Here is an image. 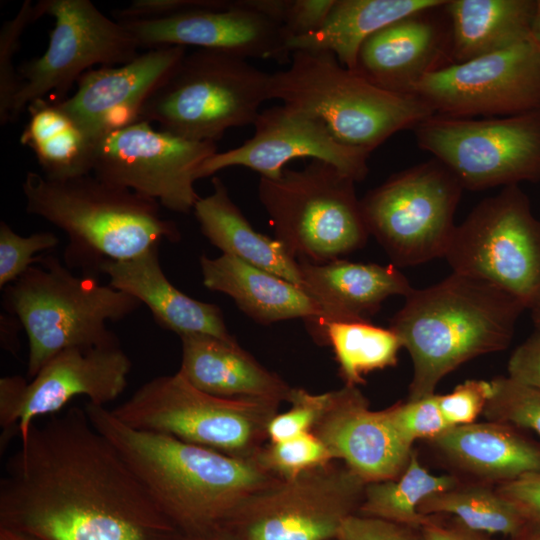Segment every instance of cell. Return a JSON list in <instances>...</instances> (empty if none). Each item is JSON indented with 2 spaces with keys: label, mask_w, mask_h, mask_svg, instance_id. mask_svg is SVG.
Returning <instances> with one entry per match:
<instances>
[{
  "label": "cell",
  "mask_w": 540,
  "mask_h": 540,
  "mask_svg": "<svg viewBox=\"0 0 540 540\" xmlns=\"http://www.w3.org/2000/svg\"><path fill=\"white\" fill-rule=\"evenodd\" d=\"M387 411L399 436L410 446L417 439H432L451 427L440 410L435 394L397 403Z\"/></svg>",
  "instance_id": "39"
},
{
  "label": "cell",
  "mask_w": 540,
  "mask_h": 540,
  "mask_svg": "<svg viewBox=\"0 0 540 540\" xmlns=\"http://www.w3.org/2000/svg\"><path fill=\"white\" fill-rule=\"evenodd\" d=\"M428 12L401 19L369 37L355 71L380 88L410 94L421 77L440 68L444 53L442 34L425 17Z\"/></svg>",
  "instance_id": "26"
},
{
  "label": "cell",
  "mask_w": 540,
  "mask_h": 540,
  "mask_svg": "<svg viewBox=\"0 0 540 540\" xmlns=\"http://www.w3.org/2000/svg\"><path fill=\"white\" fill-rule=\"evenodd\" d=\"M100 273L108 276L110 286L146 305L159 326L179 337L205 334L236 340L217 305L189 297L168 280L160 264L159 246L130 259L105 261Z\"/></svg>",
  "instance_id": "22"
},
{
  "label": "cell",
  "mask_w": 540,
  "mask_h": 540,
  "mask_svg": "<svg viewBox=\"0 0 540 540\" xmlns=\"http://www.w3.org/2000/svg\"><path fill=\"white\" fill-rule=\"evenodd\" d=\"M44 0L32 4L24 1L14 18L3 23L0 31V123L10 120L13 100L20 87L18 72L14 69L13 58L19 49L20 38L26 27L45 15Z\"/></svg>",
  "instance_id": "37"
},
{
  "label": "cell",
  "mask_w": 540,
  "mask_h": 540,
  "mask_svg": "<svg viewBox=\"0 0 540 540\" xmlns=\"http://www.w3.org/2000/svg\"><path fill=\"white\" fill-rule=\"evenodd\" d=\"M270 98L320 119L343 144L372 152L435 113L414 94L388 91L327 51L296 50L271 73Z\"/></svg>",
  "instance_id": "6"
},
{
  "label": "cell",
  "mask_w": 540,
  "mask_h": 540,
  "mask_svg": "<svg viewBox=\"0 0 540 540\" xmlns=\"http://www.w3.org/2000/svg\"><path fill=\"white\" fill-rule=\"evenodd\" d=\"M507 368L509 378L540 390V329L513 351Z\"/></svg>",
  "instance_id": "45"
},
{
  "label": "cell",
  "mask_w": 540,
  "mask_h": 540,
  "mask_svg": "<svg viewBox=\"0 0 540 540\" xmlns=\"http://www.w3.org/2000/svg\"><path fill=\"white\" fill-rule=\"evenodd\" d=\"M524 310L504 290L454 272L431 286L413 288L389 323L413 364L407 400L433 395L463 363L505 350Z\"/></svg>",
  "instance_id": "3"
},
{
  "label": "cell",
  "mask_w": 540,
  "mask_h": 540,
  "mask_svg": "<svg viewBox=\"0 0 540 540\" xmlns=\"http://www.w3.org/2000/svg\"><path fill=\"white\" fill-rule=\"evenodd\" d=\"M26 212L61 229L68 243L64 264L96 277L108 260L136 257L163 240L180 239L159 203L94 174L54 180L29 171L22 183Z\"/></svg>",
  "instance_id": "4"
},
{
  "label": "cell",
  "mask_w": 540,
  "mask_h": 540,
  "mask_svg": "<svg viewBox=\"0 0 540 540\" xmlns=\"http://www.w3.org/2000/svg\"><path fill=\"white\" fill-rule=\"evenodd\" d=\"M537 0H447L449 54L466 62L530 40Z\"/></svg>",
  "instance_id": "29"
},
{
  "label": "cell",
  "mask_w": 540,
  "mask_h": 540,
  "mask_svg": "<svg viewBox=\"0 0 540 540\" xmlns=\"http://www.w3.org/2000/svg\"><path fill=\"white\" fill-rule=\"evenodd\" d=\"M186 49L158 47L123 65L91 69L79 78L72 96L56 103L95 144L104 135L139 121L144 102Z\"/></svg>",
  "instance_id": "20"
},
{
  "label": "cell",
  "mask_w": 540,
  "mask_h": 540,
  "mask_svg": "<svg viewBox=\"0 0 540 540\" xmlns=\"http://www.w3.org/2000/svg\"><path fill=\"white\" fill-rule=\"evenodd\" d=\"M216 152V142L187 140L139 120L95 142L92 174L187 214L200 198L197 171Z\"/></svg>",
  "instance_id": "16"
},
{
  "label": "cell",
  "mask_w": 540,
  "mask_h": 540,
  "mask_svg": "<svg viewBox=\"0 0 540 540\" xmlns=\"http://www.w3.org/2000/svg\"><path fill=\"white\" fill-rule=\"evenodd\" d=\"M528 522L540 523V472L503 482L496 489Z\"/></svg>",
  "instance_id": "44"
},
{
  "label": "cell",
  "mask_w": 540,
  "mask_h": 540,
  "mask_svg": "<svg viewBox=\"0 0 540 540\" xmlns=\"http://www.w3.org/2000/svg\"><path fill=\"white\" fill-rule=\"evenodd\" d=\"M456 486L458 481L453 476L429 473L412 451L397 478L366 484L357 514L421 529L431 518L418 511L421 502Z\"/></svg>",
  "instance_id": "32"
},
{
  "label": "cell",
  "mask_w": 540,
  "mask_h": 540,
  "mask_svg": "<svg viewBox=\"0 0 540 540\" xmlns=\"http://www.w3.org/2000/svg\"><path fill=\"white\" fill-rule=\"evenodd\" d=\"M530 41L540 53V0H537L536 2V9L530 32Z\"/></svg>",
  "instance_id": "51"
},
{
  "label": "cell",
  "mask_w": 540,
  "mask_h": 540,
  "mask_svg": "<svg viewBox=\"0 0 540 540\" xmlns=\"http://www.w3.org/2000/svg\"><path fill=\"white\" fill-rule=\"evenodd\" d=\"M435 114L505 117L540 111V53L528 40L421 77L410 89Z\"/></svg>",
  "instance_id": "17"
},
{
  "label": "cell",
  "mask_w": 540,
  "mask_h": 540,
  "mask_svg": "<svg viewBox=\"0 0 540 540\" xmlns=\"http://www.w3.org/2000/svg\"><path fill=\"white\" fill-rule=\"evenodd\" d=\"M84 408L93 426L119 450L185 536L222 528L245 500L281 480L260 464L257 455L229 456L135 430L104 406L87 402Z\"/></svg>",
  "instance_id": "2"
},
{
  "label": "cell",
  "mask_w": 540,
  "mask_h": 540,
  "mask_svg": "<svg viewBox=\"0 0 540 540\" xmlns=\"http://www.w3.org/2000/svg\"><path fill=\"white\" fill-rule=\"evenodd\" d=\"M270 73L222 51L186 53L144 102L139 120L192 141L216 142L253 125L270 100Z\"/></svg>",
  "instance_id": "7"
},
{
  "label": "cell",
  "mask_w": 540,
  "mask_h": 540,
  "mask_svg": "<svg viewBox=\"0 0 540 540\" xmlns=\"http://www.w3.org/2000/svg\"><path fill=\"white\" fill-rule=\"evenodd\" d=\"M213 191L200 197L193 212L202 234L222 254L236 257L301 287L300 264L276 238L257 232L233 202L228 188L217 176Z\"/></svg>",
  "instance_id": "28"
},
{
  "label": "cell",
  "mask_w": 540,
  "mask_h": 540,
  "mask_svg": "<svg viewBox=\"0 0 540 540\" xmlns=\"http://www.w3.org/2000/svg\"><path fill=\"white\" fill-rule=\"evenodd\" d=\"M37 263L3 289V305L28 339L27 379L65 349L117 341L107 322L142 305L96 277L76 275L52 255H41Z\"/></svg>",
  "instance_id": "5"
},
{
  "label": "cell",
  "mask_w": 540,
  "mask_h": 540,
  "mask_svg": "<svg viewBox=\"0 0 540 540\" xmlns=\"http://www.w3.org/2000/svg\"><path fill=\"white\" fill-rule=\"evenodd\" d=\"M328 401L329 392L312 394L303 388H292L287 400L290 408L278 412L268 424V442L276 443L311 432Z\"/></svg>",
  "instance_id": "40"
},
{
  "label": "cell",
  "mask_w": 540,
  "mask_h": 540,
  "mask_svg": "<svg viewBox=\"0 0 540 540\" xmlns=\"http://www.w3.org/2000/svg\"><path fill=\"white\" fill-rule=\"evenodd\" d=\"M355 181L333 165L310 160L260 178L258 196L275 238L298 261L326 263L365 246L370 236Z\"/></svg>",
  "instance_id": "9"
},
{
  "label": "cell",
  "mask_w": 540,
  "mask_h": 540,
  "mask_svg": "<svg viewBox=\"0 0 540 540\" xmlns=\"http://www.w3.org/2000/svg\"><path fill=\"white\" fill-rule=\"evenodd\" d=\"M280 403L214 396L195 388L178 371L147 381L111 412L135 430L248 458L268 440V424Z\"/></svg>",
  "instance_id": "8"
},
{
  "label": "cell",
  "mask_w": 540,
  "mask_h": 540,
  "mask_svg": "<svg viewBox=\"0 0 540 540\" xmlns=\"http://www.w3.org/2000/svg\"><path fill=\"white\" fill-rule=\"evenodd\" d=\"M491 383L492 394L483 410L487 419L530 429L540 436V390L508 376L497 377Z\"/></svg>",
  "instance_id": "36"
},
{
  "label": "cell",
  "mask_w": 540,
  "mask_h": 540,
  "mask_svg": "<svg viewBox=\"0 0 540 540\" xmlns=\"http://www.w3.org/2000/svg\"><path fill=\"white\" fill-rule=\"evenodd\" d=\"M19 441L0 480V526L42 540H183L84 407L34 423Z\"/></svg>",
  "instance_id": "1"
},
{
  "label": "cell",
  "mask_w": 540,
  "mask_h": 540,
  "mask_svg": "<svg viewBox=\"0 0 540 540\" xmlns=\"http://www.w3.org/2000/svg\"><path fill=\"white\" fill-rule=\"evenodd\" d=\"M253 126V136L242 145L209 157L198 169L197 180L233 166L275 179L298 158L327 162L355 182L363 181L369 172L371 152L341 143L320 119L292 106L261 111Z\"/></svg>",
  "instance_id": "18"
},
{
  "label": "cell",
  "mask_w": 540,
  "mask_h": 540,
  "mask_svg": "<svg viewBox=\"0 0 540 540\" xmlns=\"http://www.w3.org/2000/svg\"><path fill=\"white\" fill-rule=\"evenodd\" d=\"M446 0H335L317 31L290 41L291 51H327L355 70L363 43L383 28L406 17L435 10Z\"/></svg>",
  "instance_id": "30"
},
{
  "label": "cell",
  "mask_w": 540,
  "mask_h": 540,
  "mask_svg": "<svg viewBox=\"0 0 540 540\" xmlns=\"http://www.w3.org/2000/svg\"><path fill=\"white\" fill-rule=\"evenodd\" d=\"M335 540H425L421 529L353 514L342 524Z\"/></svg>",
  "instance_id": "43"
},
{
  "label": "cell",
  "mask_w": 540,
  "mask_h": 540,
  "mask_svg": "<svg viewBox=\"0 0 540 540\" xmlns=\"http://www.w3.org/2000/svg\"><path fill=\"white\" fill-rule=\"evenodd\" d=\"M423 515L451 514L466 527L483 533L517 534L528 521L497 490L482 486L459 487L425 498Z\"/></svg>",
  "instance_id": "34"
},
{
  "label": "cell",
  "mask_w": 540,
  "mask_h": 540,
  "mask_svg": "<svg viewBox=\"0 0 540 540\" xmlns=\"http://www.w3.org/2000/svg\"><path fill=\"white\" fill-rule=\"evenodd\" d=\"M301 288L320 306L324 324L333 321H368L381 304L413 289L408 278L393 264L379 265L336 259L326 263L299 261Z\"/></svg>",
  "instance_id": "23"
},
{
  "label": "cell",
  "mask_w": 540,
  "mask_h": 540,
  "mask_svg": "<svg viewBox=\"0 0 540 540\" xmlns=\"http://www.w3.org/2000/svg\"><path fill=\"white\" fill-rule=\"evenodd\" d=\"M44 5L55 25L44 54L24 63L18 71L20 87L9 122L16 121L31 103L49 93L56 96L55 102L66 99L72 84L94 65H123L139 55L133 35L91 1L44 0Z\"/></svg>",
  "instance_id": "15"
},
{
  "label": "cell",
  "mask_w": 540,
  "mask_h": 540,
  "mask_svg": "<svg viewBox=\"0 0 540 540\" xmlns=\"http://www.w3.org/2000/svg\"><path fill=\"white\" fill-rule=\"evenodd\" d=\"M0 540H42L30 533L0 526Z\"/></svg>",
  "instance_id": "49"
},
{
  "label": "cell",
  "mask_w": 540,
  "mask_h": 540,
  "mask_svg": "<svg viewBox=\"0 0 540 540\" xmlns=\"http://www.w3.org/2000/svg\"><path fill=\"white\" fill-rule=\"evenodd\" d=\"M413 130L418 146L464 190L540 181V111L481 119L434 114Z\"/></svg>",
  "instance_id": "12"
},
{
  "label": "cell",
  "mask_w": 540,
  "mask_h": 540,
  "mask_svg": "<svg viewBox=\"0 0 540 540\" xmlns=\"http://www.w3.org/2000/svg\"><path fill=\"white\" fill-rule=\"evenodd\" d=\"M425 540H492L487 533L472 530L457 519L450 523L441 521L438 515L421 527Z\"/></svg>",
  "instance_id": "46"
},
{
  "label": "cell",
  "mask_w": 540,
  "mask_h": 540,
  "mask_svg": "<svg viewBox=\"0 0 540 540\" xmlns=\"http://www.w3.org/2000/svg\"><path fill=\"white\" fill-rule=\"evenodd\" d=\"M462 187L436 158L391 175L361 199L363 218L396 267L444 258Z\"/></svg>",
  "instance_id": "11"
},
{
  "label": "cell",
  "mask_w": 540,
  "mask_h": 540,
  "mask_svg": "<svg viewBox=\"0 0 540 540\" xmlns=\"http://www.w3.org/2000/svg\"><path fill=\"white\" fill-rule=\"evenodd\" d=\"M366 484L397 478L412 446L399 436L387 409L372 411L355 386L329 392L323 414L311 431Z\"/></svg>",
  "instance_id": "21"
},
{
  "label": "cell",
  "mask_w": 540,
  "mask_h": 540,
  "mask_svg": "<svg viewBox=\"0 0 540 540\" xmlns=\"http://www.w3.org/2000/svg\"><path fill=\"white\" fill-rule=\"evenodd\" d=\"M431 440L456 466L479 477L503 483L540 472V445L508 424L452 426Z\"/></svg>",
  "instance_id": "27"
},
{
  "label": "cell",
  "mask_w": 540,
  "mask_h": 540,
  "mask_svg": "<svg viewBox=\"0 0 540 540\" xmlns=\"http://www.w3.org/2000/svg\"><path fill=\"white\" fill-rule=\"evenodd\" d=\"M334 461L252 495L220 529L237 540H335L366 483Z\"/></svg>",
  "instance_id": "13"
},
{
  "label": "cell",
  "mask_w": 540,
  "mask_h": 540,
  "mask_svg": "<svg viewBox=\"0 0 540 540\" xmlns=\"http://www.w3.org/2000/svg\"><path fill=\"white\" fill-rule=\"evenodd\" d=\"M491 394V381L466 380L452 392L437 397L440 410L452 427L473 423L483 412Z\"/></svg>",
  "instance_id": "42"
},
{
  "label": "cell",
  "mask_w": 540,
  "mask_h": 540,
  "mask_svg": "<svg viewBox=\"0 0 540 540\" xmlns=\"http://www.w3.org/2000/svg\"><path fill=\"white\" fill-rule=\"evenodd\" d=\"M182 376L195 388L223 398L287 401L291 387L262 366L236 340L205 335L180 336Z\"/></svg>",
  "instance_id": "25"
},
{
  "label": "cell",
  "mask_w": 540,
  "mask_h": 540,
  "mask_svg": "<svg viewBox=\"0 0 540 540\" xmlns=\"http://www.w3.org/2000/svg\"><path fill=\"white\" fill-rule=\"evenodd\" d=\"M444 258L454 273L504 290L525 310L540 308V219L519 185L481 200L456 225Z\"/></svg>",
  "instance_id": "10"
},
{
  "label": "cell",
  "mask_w": 540,
  "mask_h": 540,
  "mask_svg": "<svg viewBox=\"0 0 540 540\" xmlns=\"http://www.w3.org/2000/svg\"><path fill=\"white\" fill-rule=\"evenodd\" d=\"M59 238L52 232H37L29 236L17 234L6 222H0V288L17 280L36 264L40 252L57 246Z\"/></svg>",
  "instance_id": "38"
},
{
  "label": "cell",
  "mask_w": 540,
  "mask_h": 540,
  "mask_svg": "<svg viewBox=\"0 0 540 540\" xmlns=\"http://www.w3.org/2000/svg\"><path fill=\"white\" fill-rule=\"evenodd\" d=\"M132 363L119 340L91 347L65 349L37 374L0 379V449L11 439H22L36 419L55 415L72 399L85 396L89 403L104 406L126 389Z\"/></svg>",
  "instance_id": "14"
},
{
  "label": "cell",
  "mask_w": 540,
  "mask_h": 540,
  "mask_svg": "<svg viewBox=\"0 0 540 540\" xmlns=\"http://www.w3.org/2000/svg\"><path fill=\"white\" fill-rule=\"evenodd\" d=\"M260 464L283 480L334 461L323 442L312 432L266 443L257 454Z\"/></svg>",
  "instance_id": "35"
},
{
  "label": "cell",
  "mask_w": 540,
  "mask_h": 540,
  "mask_svg": "<svg viewBox=\"0 0 540 540\" xmlns=\"http://www.w3.org/2000/svg\"><path fill=\"white\" fill-rule=\"evenodd\" d=\"M203 284L231 297L258 323L302 318L312 334L324 320L320 306L301 287L236 257H200Z\"/></svg>",
  "instance_id": "24"
},
{
  "label": "cell",
  "mask_w": 540,
  "mask_h": 540,
  "mask_svg": "<svg viewBox=\"0 0 540 540\" xmlns=\"http://www.w3.org/2000/svg\"><path fill=\"white\" fill-rule=\"evenodd\" d=\"M532 321L537 329H540V308L531 312Z\"/></svg>",
  "instance_id": "52"
},
{
  "label": "cell",
  "mask_w": 540,
  "mask_h": 540,
  "mask_svg": "<svg viewBox=\"0 0 540 540\" xmlns=\"http://www.w3.org/2000/svg\"><path fill=\"white\" fill-rule=\"evenodd\" d=\"M19 320L8 313L1 315V344L2 347L12 354L18 351L17 332L19 331ZM22 328V327H21Z\"/></svg>",
  "instance_id": "47"
},
{
  "label": "cell",
  "mask_w": 540,
  "mask_h": 540,
  "mask_svg": "<svg viewBox=\"0 0 540 540\" xmlns=\"http://www.w3.org/2000/svg\"><path fill=\"white\" fill-rule=\"evenodd\" d=\"M29 120L20 136L49 179L63 180L92 173L94 143L56 102L31 103Z\"/></svg>",
  "instance_id": "31"
},
{
  "label": "cell",
  "mask_w": 540,
  "mask_h": 540,
  "mask_svg": "<svg viewBox=\"0 0 540 540\" xmlns=\"http://www.w3.org/2000/svg\"><path fill=\"white\" fill-rule=\"evenodd\" d=\"M316 340L332 347L345 385L355 387L365 383V374L395 366L403 348L390 328L368 321L328 322Z\"/></svg>",
  "instance_id": "33"
},
{
  "label": "cell",
  "mask_w": 540,
  "mask_h": 540,
  "mask_svg": "<svg viewBox=\"0 0 540 540\" xmlns=\"http://www.w3.org/2000/svg\"><path fill=\"white\" fill-rule=\"evenodd\" d=\"M183 540H237L223 529H217L205 534L185 536Z\"/></svg>",
  "instance_id": "50"
},
{
  "label": "cell",
  "mask_w": 540,
  "mask_h": 540,
  "mask_svg": "<svg viewBox=\"0 0 540 540\" xmlns=\"http://www.w3.org/2000/svg\"><path fill=\"white\" fill-rule=\"evenodd\" d=\"M335 0H271L268 16L290 39L311 34L324 24Z\"/></svg>",
  "instance_id": "41"
},
{
  "label": "cell",
  "mask_w": 540,
  "mask_h": 540,
  "mask_svg": "<svg viewBox=\"0 0 540 540\" xmlns=\"http://www.w3.org/2000/svg\"><path fill=\"white\" fill-rule=\"evenodd\" d=\"M120 23L140 48L195 46L280 63H289L292 54L284 28L242 0H215L210 6L168 17Z\"/></svg>",
  "instance_id": "19"
},
{
  "label": "cell",
  "mask_w": 540,
  "mask_h": 540,
  "mask_svg": "<svg viewBox=\"0 0 540 540\" xmlns=\"http://www.w3.org/2000/svg\"><path fill=\"white\" fill-rule=\"evenodd\" d=\"M510 540H540V523L528 522L517 534L511 536Z\"/></svg>",
  "instance_id": "48"
}]
</instances>
